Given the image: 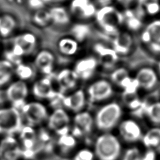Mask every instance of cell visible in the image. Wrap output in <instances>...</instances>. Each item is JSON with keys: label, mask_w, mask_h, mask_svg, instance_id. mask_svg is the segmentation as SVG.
Here are the masks:
<instances>
[{"label": "cell", "mask_w": 160, "mask_h": 160, "mask_svg": "<svg viewBox=\"0 0 160 160\" xmlns=\"http://www.w3.org/2000/svg\"><path fill=\"white\" fill-rule=\"evenodd\" d=\"M55 58L52 52L42 49L39 51L34 59V66L43 76H51L54 69Z\"/></svg>", "instance_id": "cell-20"}, {"label": "cell", "mask_w": 160, "mask_h": 160, "mask_svg": "<svg viewBox=\"0 0 160 160\" xmlns=\"http://www.w3.org/2000/svg\"><path fill=\"white\" fill-rule=\"evenodd\" d=\"M27 1L29 6L36 10L42 9L45 4L43 0H27Z\"/></svg>", "instance_id": "cell-41"}, {"label": "cell", "mask_w": 160, "mask_h": 160, "mask_svg": "<svg viewBox=\"0 0 160 160\" xmlns=\"http://www.w3.org/2000/svg\"><path fill=\"white\" fill-rule=\"evenodd\" d=\"M29 88L26 82L18 79L11 82L6 90V96L11 106L20 110L27 102Z\"/></svg>", "instance_id": "cell-9"}, {"label": "cell", "mask_w": 160, "mask_h": 160, "mask_svg": "<svg viewBox=\"0 0 160 160\" xmlns=\"http://www.w3.org/2000/svg\"><path fill=\"white\" fill-rule=\"evenodd\" d=\"M122 108L119 102H108L96 111L94 116L95 127L102 132H110L118 127L122 121Z\"/></svg>", "instance_id": "cell-2"}, {"label": "cell", "mask_w": 160, "mask_h": 160, "mask_svg": "<svg viewBox=\"0 0 160 160\" xmlns=\"http://www.w3.org/2000/svg\"><path fill=\"white\" fill-rule=\"evenodd\" d=\"M21 156L18 139L14 135L5 136L0 141V160H19Z\"/></svg>", "instance_id": "cell-13"}, {"label": "cell", "mask_w": 160, "mask_h": 160, "mask_svg": "<svg viewBox=\"0 0 160 160\" xmlns=\"http://www.w3.org/2000/svg\"><path fill=\"white\" fill-rule=\"evenodd\" d=\"M36 74L34 68L27 63L21 62L14 66V75H16L18 79L25 81L32 80Z\"/></svg>", "instance_id": "cell-31"}, {"label": "cell", "mask_w": 160, "mask_h": 160, "mask_svg": "<svg viewBox=\"0 0 160 160\" xmlns=\"http://www.w3.org/2000/svg\"><path fill=\"white\" fill-rule=\"evenodd\" d=\"M19 111L26 124L34 128L47 121L49 114L46 106L39 101L26 102Z\"/></svg>", "instance_id": "cell-5"}, {"label": "cell", "mask_w": 160, "mask_h": 160, "mask_svg": "<svg viewBox=\"0 0 160 160\" xmlns=\"http://www.w3.org/2000/svg\"><path fill=\"white\" fill-rule=\"evenodd\" d=\"M146 14L149 16H155L160 12V1L151 3L143 8Z\"/></svg>", "instance_id": "cell-39"}, {"label": "cell", "mask_w": 160, "mask_h": 160, "mask_svg": "<svg viewBox=\"0 0 160 160\" xmlns=\"http://www.w3.org/2000/svg\"><path fill=\"white\" fill-rule=\"evenodd\" d=\"M111 82L122 90L127 88L133 81L134 77H131L128 70L123 67H119L114 69L111 75Z\"/></svg>", "instance_id": "cell-25"}, {"label": "cell", "mask_w": 160, "mask_h": 160, "mask_svg": "<svg viewBox=\"0 0 160 160\" xmlns=\"http://www.w3.org/2000/svg\"><path fill=\"white\" fill-rule=\"evenodd\" d=\"M118 129L121 139L131 144L141 141L144 132L139 123L132 118L122 119Z\"/></svg>", "instance_id": "cell-12"}, {"label": "cell", "mask_w": 160, "mask_h": 160, "mask_svg": "<svg viewBox=\"0 0 160 160\" xmlns=\"http://www.w3.org/2000/svg\"><path fill=\"white\" fill-rule=\"evenodd\" d=\"M96 3L100 6H107L111 5V3L112 2V0H95Z\"/></svg>", "instance_id": "cell-43"}, {"label": "cell", "mask_w": 160, "mask_h": 160, "mask_svg": "<svg viewBox=\"0 0 160 160\" xmlns=\"http://www.w3.org/2000/svg\"><path fill=\"white\" fill-rule=\"evenodd\" d=\"M133 38L128 31H119L113 37L112 48L119 56H124L129 53L133 46Z\"/></svg>", "instance_id": "cell-22"}, {"label": "cell", "mask_w": 160, "mask_h": 160, "mask_svg": "<svg viewBox=\"0 0 160 160\" xmlns=\"http://www.w3.org/2000/svg\"><path fill=\"white\" fill-rule=\"evenodd\" d=\"M96 159L92 149L88 148H82L74 153L72 160H95Z\"/></svg>", "instance_id": "cell-37"}, {"label": "cell", "mask_w": 160, "mask_h": 160, "mask_svg": "<svg viewBox=\"0 0 160 160\" xmlns=\"http://www.w3.org/2000/svg\"><path fill=\"white\" fill-rule=\"evenodd\" d=\"M11 1L12 2L15 3V4H20L21 3H22L23 2H24L26 0H9Z\"/></svg>", "instance_id": "cell-46"}, {"label": "cell", "mask_w": 160, "mask_h": 160, "mask_svg": "<svg viewBox=\"0 0 160 160\" xmlns=\"http://www.w3.org/2000/svg\"><path fill=\"white\" fill-rule=\"evenodd\" d=\"M138 1V6L143 9L144 7H146V6L157 2V1H160L159 0H137Z\"/></svg>", "instance_id": "cell-42"}, {"label": "cell", "mask_w": 160, "mask_h": 160, "mask_svg": "<svg viewBox=\"0 0 160 160\" xmlns=\"http://www.w3.org/2000/svg\"><path fill=\"white\" fill-rule=\"evenodd\" d=\"M91 29L87 24L77 23L71 29L72 37L79 42L84 41L89 35Z\"/></svg>", "instance_id": "cell-34"}, {"label": "cell", "mask_w": 160, "mask_h": 160, "mask_svg": "<svg viewBox=\"0 0 160 160\" xmlns=\"http://www.w3.org/2000/svg\"><path fill=\"white\" fill-rule=\"evenodd\" d=\"M78 139L71 132L58 136L56 146L59 152L66 155L71 153L77 146Z\"/></svg>", "instance_id": "cell-27"}, {"label": "cell", "mask_w": 160, "mask_h": 160, "mask_svg": "<svg viewBox=\"0 0 160 160\" xmlns=\"http://www.w3.org/2000/svg\"><path fill=\"white\" fill-rule=\"evenodd\" d=\"M87 100L86 92L82 89H76L67 94H64L62 108L68 111H71L76 114L84 110Z\"/></svg>", "instance_id": "cell-14"}, {"label": "cell", "mask_w": 160, "mask_h": 160, "mask_svg": "<svg viewBox=\"0 0 160 160\" xmlns=\"http://www.w3.org/2000/svg\"><path fill=\"white\" fill-rule=\"evenodd\" d=\"M58 49L64 56H72L76 54L79 49V42L74 38L66 36L61 38L58 42Z\"/></svg>", "instance_id": "cell-26"}, {"label": "cell", "mask_w": 160, "mask_h": 160, "mask_svg": "<svg viewBox=\"0 0 160 160\" xmlns=\"http://www.w3.org/2000/svg\"><path fill=\"white\" fill-rule=\"evenodd\" d=\"M134 78L138 83L139 88L146 91L154 89L159 79L156 70L149 66H144L139 69Z\"/></svg>", "instance_id": "cell-15"}, {"label": "cell", "mask_w": 160, "mask_h": 160, "mask_svg": "<svg viewBox=\"0 0 160 160\" xmlns=\"http://www.w3.org/2000/svg\"><path fill=\"white\" fill-rule=\"evenodd\" d=\"M69 8L72 13L83 19L94 17L98 10L91 0H72Z\"/></svg>", "instance_id": "cell-21"}, {"label": "cell", "mask_w": 160, "mask_h": 160, "mask_svg": "<svg viewBox=\"0 0 160 160\" xmlns=\"http://www.w3.org/2000/svg\"><path fill=\"white\" fill-rule=\"evenodd\" d=\"M94 126V116L90 112L83 110L74 114L70 132L77 139L86 137L91 133Z\"/></svg>", "instance_id": "cell-10"}, {"label": "cell", "mask_w": 160, "mask_h": 160, "mask_svg": "<svg viewBox=\"0 0 160 160\" xmlns=\"http://www.w3.org/2000/svg\"><path fill=\"white\" fill-rule=\"evenodd\" d=\"M16 26V20L12 15L9 14L0 15V36H9L15 30Z\"/></svg>", "instance_id": "cell-30"}, {"label": "cell", "mask_w": 160, "mask_h": 160, "mask_svg": "<svg viewBox=\"0 0 160 160\" xmlns=\"http://www.w3.org/2000/svg\"><path fill=\"white\" fill-rule=\"evenodd\" d=\"M38 43L36 36L31 32H24L16 36L12 44L18 46L24 53V55L31 54L36 48Z\"/></svg>", "instance_id": "cell-24"}, {"label": "cell", "mask_w": 160, "mask_h": 160, "mask_svg": "<svg viewBox=\"0 0 160 160\" xmlns=\"http://www.w3.org/2000/svg\"><path fill=\"white\" fill-rule=\"evenodd\" d=\"M141 141L146 149L160 154V127L152 126L144 131Z\"/></svg>", "instance_id": "cell-23"}, {"label": "cell", "mask_w": 160, "mask_h": 160, "mask_svg": "<svg viewBox=\"0 0 160 160\" xmlns=\"http://www.w3.org/2000/svg\"><path fill=\"white\" fill-rule=\"evenodd\" d=\"M19 134V142L22 150V156L32 158L38 150V131L28 124L23 125Z\"/></svg>", "instance_id": "cell-11"}, {"label": "cell", "mask_w": 160, "mask_h": 160, "mask_svg": "<svg viewBox=\"0 0 160 160\" xmlns=\"http://www.w3.org/2000/svg\"><path fill=\"white\" fill-rule=\"evenodd\" d=\"M142 151L137 146H131L126 149L121 155L120 160H139Z\"/></svg>", "instance_id": "cell-38"}, {"label": "cell", "mask_w": 160, "mask_h": 160, "mask_svg": "<svg viewBox=\"0 0 160 160\" xmlns=\"http://www.w3.org/2000/svg\"><path fill=\"white\" fill-rule=\"evenodd\" d=\"M51 22L58 25H65L69 22L70 16L65 8L55 6L49 9Z\"/></svg>", "instance_id": "cell-29"}, {"label": "cell", "mask_w": 160, "mask_h": 160, "mask_svg": "<svg viewBox=\"0 0 160 160\" xmlns=\"http://www.w3.org/2000/svg\"><path fill=\"white\" fill-rule=\"evenodd\" d=\"M14 75V65L5 59H0V88L8 86Z\"/></svg>", "instance_id": "cell-28"}, {"label": "cell", "mask_w": 160, "mask_h": 160, "mask_svg": "<svg viewBox=\"0 0 160 160\" xmlns=\"http://www.w3.org/2000/svg\"><path fill=\"white\" fill-rule=\"evenodd\" d=\"M93 50L99 58V63L106 69L112 68L118 62L119 56L112 48L97 42L94 45Z\"/></svg>", "instance_id": "cell-19"}, {"label": "cell", "mask_w": 160, "mask_h": 160, "mask_svg": "<svg viewBox=\"0 0 160 160\" xmlns=\"http://www.w3.org/2000/svg\"><path fill=\"white\" fill-rule=\"evenodd\" d=\"M44 3L46 2H61L65 0H43Z\"/></svg>", "instance_id": "cell-45"}, {"label": "cell", "mask_w": 160, "mask_h": 160, "mask_svg": "<svg viewBox=\"0 0 160 160\" xmlns=\"http://www.w3.org/2000/svg\"><path fill=\"white\" fill-rule=\"evenodd\" d=\"M93 151L98 160H119L122 154V144L116 135L105 132L96 138Z\"/></svg>", "instance_id": "cell-1"}, {"label": "cell", "mask_w": 160, "mask_h": 160, "mask_svg": "<svg viewBox=\"0 0 160 160\" xmlns=\"http://www.w3.org/2000/svg\"><path fill=\"white\" fill-rule=\"evenodd\" d=\"M99 65L98 59L92 56L82 58L76 61L73 70L79 80L88 81L95 74Z\"/></svg>", "instance_id": "cell-16"}, {"label": "cell", "mask_w": 160, "mask_h": 160, "mask_svg": "<svg viewBox=\"0 0 160 160\" xmlns=\"http://www.w3.org/2000/svg\"><path fill=\"white\" fill-rule=\"evenodd\" d=\"M52 141L49 131L41 129L38 131V148L40 149H49Z\"/></svg>", "instance_id": "cell-36"}, {"label": "cell", "mask_w": 160, "mask_h": 160, "mask_svg": "<svg viewBox=\"0 0 160 160\" xmlns=\"http://www.w3.org/2000/svg\"><path fill=\"white\" fill-rule=\"evenodd\" d=\"M94 18L102 30L113 37L119 32V28L124 22L123 12L112 5L100 7Z\"/></svg>", "instance_id": "cell-3"}, {"label": "cell", "mask_w": 160, "mask_h": 160, "mask_svg": "<svg viewBox=\"0 0 160 160\" xmlns=\"http://www.w3.org/2000/svg\"><path fill=\"white\" fill-rule=\"evenodd\" d=\"M48 128L58 136L69 133L71 128V119L68 111L64 108L54 109L49 113L47 119Z\"/></svg>", "instance_id": "cell-6"}, {"label": "cell", "mask_w": 160, "mask_h": 160, "mask_svg": "<svg viewBox=\"0 0 160 160\" xmlns=\"http://www.w3.org/2000/svg\"><path fill=\"white\" fill-rule=\"evenodd\" d=\"M140 38L150 52L160 55V19L150 21L141 31Z\"/></svg>", "instance_id": "cell-7"}, {"label": "cell", "mask_w": 160, "mask_h": 160, "mask_svg": "<svg viewBox=\"0 0 160 160\" xmlns=\"http://www.w3.org/2000/svg\"><path fill=\"white\" fill-rule=\"evenodd\" d=\"M158 74V76L160 78V59L159 60L158 62V65H157V70H156Z\"/></svg>", "instance_id": "cell-47"}, {"label": "cell", "mask_w": 160, "mask_h": 160, "mask_svg": "<svg viewBox=\"0 0 160 160\" xmlns=\"http://www.w3.org/2000/svg\"><path fill=\"white\" fill-rule=\"evenodd\" d=\"M32 21L38 26L41 27L47 26L51 22L49 10L43 8L36 10L32 16Z\"/></svg>", "instance_id": "cell-35"}, {"label": "cell", "mask_w": 160, "mask_h": 160, "mask_svg": "<svg viewBox=\"0 0 160 160\" xmlns=\"http://www.w3.org/2000/svg\"><path fill=\"white\" fill-rule=\"evenodd\" d=\"M55 79L58 88V91L64 94L75 90L79 80L73 69L70 68L61 69Z\"/></svg>", "instance_id": "cell-17"}, {"label": "cell", "mask_w": 160, "mask_h": 160, "mask_svg": "<svg viewBox=\"0 0 160 160\" xmlns=\"http://www.w3.org/2000/svg\"><path fill=\"white\" fill-rule=\"evenodd\" d=\"M23 126V118L20 111L12 106L0 108V134L14 135Z\"/></svg>", "instance_id": "cell-4"}, {"label": "cell", "mask_w": 160, "mask_h": 160, "mask_svg": "<svg viewBox=\"0 0 160 160\" xmlns=\"http://www.w3.org/2000/svg\"><path fill=\"white\" fill-rule=\"evenodd\" d=\"M116 1L121 6L125 8H128L133 2L134 0H116Z\"/></svg>", "instance_id": "cell-44"}, {"label": "cell", "mask_w": 160, "mask_h": 160, "mask_svg": "<svg viewBox=\"0 0 160 160\" xmlns=\"http://www.w3.org/2000/svg\"><path fill=\"white\" fill-rule=\"evenodd\" d=\"M51 76H43L36 80L32 86L33 96L39 100H48L56 92Z\"/></svg>", "instance_id": "cell-18"}, {"label": "cell", "mask_w": 160, "mask_h": 160, "mask_svg": "<svg viewBox=\"0 0 160 160\" xmlns=\"http://www.w3.org/2000/svg\"><path fill=\"white\" fill-rule=\"evenodd\" d=\"M88 99L92 103L104 102L111 98L114 94L112 82L105 79H99L92 82L86 90Z\"/></svg>", "instance_id": "cell-8"}, {"label": "cell", "mask_w": 160, "mask_h": 160, "mask_svg": "<svg viewBox=\"0 0 160 160\" xmlns=\"http://www.w3.org/2000/svg\"><path fill=\"white\" fill-rule=\"evenodd\" d=\"M124 22L131 31H137L142 25V18L140 17L134 10L127 9L124 12Z\"/></svg>", "instance_id": "cell-33"}, {"label": "cell", "mask_w": 160, "mask_h": 160, "mask_svg": "<svg viewBox=\"0 0 160 160\" xmlns=\"http://www.w3.org/2000/svg\"><path fill=\"white\" fill-rule=\"evenodd\" d=\"M158 154L151 150L146 149L142 151L139 160H158Z\"/></svg>", "instance_id": "cell-40"}, {"label": "cell", "mask_w": 160, "mask_h": 160, "mask_svg": "<svg viewBox=\"0 0 160 160\" xmlns=\"http://www.w3.org/2000/svg\"><path fill=\"white\" fill-rule=\"evenodd\" d=\"M145 116L153 126L160 127V101L148 103Z\"/></svg>", "instance_id": "cell-32"}]
</instances>
